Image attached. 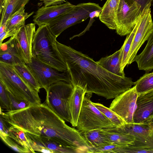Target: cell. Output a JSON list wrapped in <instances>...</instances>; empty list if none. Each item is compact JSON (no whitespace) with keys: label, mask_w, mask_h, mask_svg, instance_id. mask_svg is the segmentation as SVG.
Wrapping results in <instances>:
<instances>
[{"label":"cell","mask_w":153,"mask_h":153,"mask_svg":"<svg viewBox=\"0 0 153 153\" xmlns=\"http://www.w3.org/2000/svg\"><path fill=\"white\" fill-rule=\"evenodd\" d=\"M0 110V117L7 124L25 133L51 140L75 153L92 152V146L82 132L67 125L45 104L5 113Z\"/></svg>","instance_id":"1"},{"label":"cell","mask_w":153,"mask_h":153,"mask_svg":"<svg viewBox=\"0 0 153 153\" xmlns=\"http://www.w3.org/2000/svg\"><path fill=\"white\" fill-rule=\"evenodd\" d=\"M68 67L71 82L86 93H94L107 99L115 98L134 85L132 79L107 71L88 56L56 41Z\"/></svg>","instance_id":"2"},{"label":"cell","mask_w":153,"mask_h":153,"mask_svg":"<svg viewBox=\"0 0 153 153\" xmlns=\"http://www.w3.org/2000/svg\"><path fill=\"white\" fill-rule=\"evenodd\" d=\"M38 25L32 42V57L59 71H67V64L57 46L56 38L47 25Z\"/></svg>","instance_id":"3"},{"label":"cell","mask_w":153,"mask_h":153,"mask_svg":"<svg viewBox=\"0 0 153 153\" xmlns=\"http://www.w3.org/2000/svg\"><path fill=\"white\" fill-rule=\"evenodd\" d=\"M0 81L17 98L26 101L32 105L41 104L39 92L20 76L13 66L0 62Z\"/></svg>","instance_id":"4"},{"label":"cell","mask_w":153,"mask_h":153,"mask_svg":"<svg viewBox=\"0 0 153 153\" xmlns=\"http://www.w3.org/2000/svg\"><path fill=\"white\" fill-rule=\"evenodd\" d=\"M74 88L71 83L59 81L50 85L46 91L45 105L62 119L71 123L69 101Z\"/></svg>","instance_id":"5"},{"label":"cell","mask_w":153,"mask_h":153,"mask_svg":"<svg viewBox=\"0 0 153 153\" xmlns=\"http://www.w3.org/2000/svg\"><path fill=\"white\" fill-rule=\"evenodd\" d=\"M102 9L99 4L94 3H79L46 24L51 33L57 38L68 28L86 20L90 17L91 13Z\"/></svg>","instance_id":"6"},{"label":"cell","mask_w":153,"mask_h":153,"mask_svg":"<svg viewBox=\"0 0 153 153\" xmlns=\"http://www.w3.org/2000/svg\"><path fill=\"white\" fill-rule=\"evenodd\" d=\"M91 93H86L84 97L76 127L84 132L94 130L116 127L93 104Z\"/></svg>","instance_id":"7"},{"label":"cell","mask_w":153,"mask_h":153,"mask_svg":"<svg viewBox=\"0 0 153 153\" xmlns=\"http://www.w3.org/2000/svg\"><path fill=\"white\" fill-rule=\"evenodd\" d=\"M142 11L141 6L134 0H120L116 17L117 33L124 36L130 33Z\"/></svg>","instance_id":"8"},{"label":"cell","mask_w":153,"mask_h":153,"mask_svg":"<svg viewBox=\"0 0 153 153\" xmlns=\"http://www.w3.org/2000/svg\"><path fill=\"white\" fill-rule=\"evenodd\" d=\"M151 5L150 3L144 8L135 26V32L127 58V65L134 62L138 50L153 30Z\"/></svg>","instance_id":"9"},{"label":"cell","mask_w":153,"mask_h":153,"mask_svg":"<svg viewBox=\"0 0 153 153\" xmlns=\"http://www.w3.org/2000/svg\"><path fill=\"white\" fill-rule=\"evenodd\" d=\"M33 72L41 88L46 91L51 85L59 81L71 83L68 71L62 72L49 66L32 57V62L27 64Z\"/></svg>","instance_id":"10"},{"label":"cell","mask_w":153,"mask_h":153,"mask_svg":"<svg viewBox=\"0 0 153 153\" xmlns=\"http://www.w3.org/2000/svg\"><path fill=\"white\" fill-rule=\"evenodd\" d=\"M138 94L134 86L114 98L109 108L120 117L126 124L134 123Z\"/></svg>","instance_id":"11"},{"label":"cell","mask_w":153,"mask_h":153,"mask_svg":"<svg viewBox=\"0 0 153 153\" xmlns=\"http://www.w3.org/2000/svg\"><path fill=\"white\" fill-rule=\"evenodd\" d=\"M0 62L12 66L25 62L15 36L0 45Z\"/></svg>","instance_id":"12"},{"label":"cell","mask_w":153,"mask_h":153,"mask_svg":"<svg viewBox=\"0 0 153 153\" xmlns=\"http://www.w3.org/2000/svg\"><path fill=\"white\" fill-rule=\"evenodd\" d=\"M6 124L9 128L7 134L5 137L0 136L3 141L17 152L34 153L29 145L25 132L20 129L14 127Z\"/></svg>","instance_id":"13"},{"label":"cell","mask_w":153,"mask_h":153,"mask_svg":"<svg viewBox=\"0 0 153 153\" xmlns=\"http://www.w3.org/2000/svg\"><path fill=\"white\" fill-rule=\"evenodd\" d=\"M36 31L35 24L30 23L21 27L15 36L20 46L24 61L27 64L32 62V42Z\"/></svg>","instance_id":"14"},{"label":"cell","mask_w":153,"mask_h":153,"mask_svg":"<svg viewBox=\"0 0 153 153\" xmlns=\"http://www.w3.org/2000/svg\"><path fill=\"white\" fill-rule=\"evenodd\" d=\"M30 146L33 152L45 153H74L70 149L63 147L57 143L45 138L39 137L25 133Z\"/></svg>","instance_id":"15"},{"label":"cell","mask_w":153,"mask_h":153,"mask_svg":"<svg viewBox=\"0 0 153 153\" xmlns=\"http://www.w3.org/2000/svg\"><path fill=\"white\" fill-rule=\"evenodd\" d=\"M75 5L68 2L38 9L33 16V21L37 25L47 24L59 16L71 10Z\"/></svg>","instance_id":"16"},{"label":"cell","mask_w":153,"mask_h":153,"mask_svg":"<svg viewBox=\"0 0 153 153\" xmlns=\"http://www.w3.org/2000/svg\"><path fill=\"white\" fill-rule=\"evenodd\" d=\"M153 115V91L139 95L137 108L134 117V123H145Z\"/></svg>","instance_id":"17"},{"label":"cell","mask_w":153,"mask_h":153,"mask_svg":"<svg viewBox=\"0 0 153 153\" xmlns=\"http://www.w3.org/2000/svg\"><path fill=\"white\" fill-rule=\"evenodd\" d=\"M120 0H107L102 7L99 18L100 20L111 30L116 28L117 14Z\"/></svg>","instance_id":"18"},{"label":"cell","mask_w":153,"mask_h":153,"mask_svg":"<svg viewBox=\"0 0 153 153\" xmlns=\"http://www.w3.org/2000/svg\"><path fill=\"white\" fill-rule=\"evenodd\" d=\"M147 41L145 48L141 53L136 56L134 61L139 70L149 72L153 69V30Z\"/></svg>","instance_id":"19"},{"label":"cell","mask_w":153,"mask_h":153,"mask_svg":"<svg viewBox=\"0 0 153 153\" xmlns=\"http://www.w3.org/2000/svg\"><path fill=\"white\" fill-rule=\"evenodd\" d=\"M101 131L109 142L120 146H128L133 144L136 140L133 135L121 131L116 127L102 129Z\"/></svg>","instance_id":"20"},{"label":"cell","mask_w":153,"mask_h":153,"mask_svg":"<svg viewBox=\"0 0 153 153\" xmlns=\"http://www.w3.org/2000/svg\"><path fill=\"white\" fill-rule=\"evenodd\" d=\"M69 101L70 111L73 127H76L83 100L86 93L84 89L78 86H75Z\"/></svg>","instance_id":"21"},{"label":"cell","mask_w":153,"mask_h":153,"mask_svg":"<svg viewBox=\"0 0 153 153\" xmlns=\"http://www.w3.org/2000/svg\"><path fill=\"white\" fill-rule=\"evenodd\" d=\"M34 12L28 14L25 12L24 7L9 18L6 22V38L16 36L20 29L25 24V20L32 15Z\"/></svg>","instance_id":"22"},{"label":"cell","mask_w":153,"mask_h":153,"mask_svg":"<svg viewBox=\"0 0 153 153\" xmlns=\"http://www.w3.org/2000/svg\"><path fill=\"white\" fill-rule=\"evenodd\" d=\"M29 0H3L0 4V26L6 23L13 15L24 7Z\"/></svg>","instance_id":"23"},{"label":"cell","mask_w":153,"mask_h":153,"mask_svg":"<svg viewBox=\"0 0 153 153\" xmlns=\"http://www.w3.org/2000/svg\"><path fill=\"white\" fill-rule=\"evenodd\" d=\"M120 153H153V131H152L145 139L135 140L128 146L120 148Z\"/></svg>","instance_id":"24"},{"label":"cell","mask_w":153,"mask_h":153,"mask_svg":"<svg viewBox=\"0 0 153 153\" xmlns=\"http://www.w3.org/2000/svg\"><path fill=\"white\" fill-rule=\"evenodd\" d=\"M120 49L110 55L101 58L97 62L103 68L117 76H125L124 72L120 67Z\"/></svg>","instance_id":"25"},{"label":"cell","mask_w":153,"mask_h":153,"mask_svg":"<svg viewBox=\"0 0 153 153\" xmlns=\"http://www.w3.org/2000/svg\"><path fill=\"white\" fill-rule=\"evenodd\" d=\"M13 66L17 73L29 86L39 93L41 88L27 65L24 62Z\"/></svg>","instance_id":"26"},{"label":"cell","mask_w":153,"mask_h":153,"mask_svg":"<svg viewBox=\"0 0 153 153\" xmlns=\"http://www.w3.org/2000/svg\"><path fill=\"white\" fill-rule=\"evenodd\" d=\"M117 128L133 135L135 137L136 140L145 139L152 131L146 123L126 124L123 128Z\"/></svg>","instance_id":"27"},{"label":"cell","mask_w":153,"mask_h":153,"mask_svg":"<svg viewBox=\"0 0 153 153\" xmlns=\"http://www.w3.org/2000/svg\"><path fill=\"white\" fill-rule=\"evenodd\" d=\"M85 139L89 143L93 148H97L111 143L104 137L101 129H96L82 132Z\"/></svg>","instance_id":"28"},{"label":"cell","mask_w":153,"mask_h":153,"mask_svg":"<svg viewBox=\"0 0 153 153\" xmlns=\"http://www.w3.org/2000/svg\"><path fill=\"white\" fill-rule=\"evenodd\" d=\"M138 95L153 91V71L147 72L136 82L134 85Z\"/></svg>","instance_id":"29"},{"label":"cell","mask_w":153,"mask_h":153,"mask_svg":"<svg viewBox=\"0 0 153 153\" xmlns=\"http://www.w3.org/2000/svg\"><path fill=\"white\" fill-rule=\"evenodd\" d=\"M93 104L118 128H123L126 124L125 121L109 108L99 103Z\"/></svg>","instance_id":"30"},{"label":"cell","mask_w":153,"mask_h":153,"mask_svg":"<svg viewBox=\"0 0 153 153\" xmlns=\"http://www.w3.org/2000/svg\"><path fill=\"white\" fill-rule=\"evenodd\" d=\"M135 32V28L134 27L131 33L127 35L123 45L120 49V67L122 71H123L124 68L127 65V58Z\"/></svg>","instance_id":"31"},{"label":"cell","mask_w":153,"mask_h":153,"mask_svg":"<svg viewBox=\"0 0 153 153\" xmlns=\"http://www.w3.org/2000/svg\"><path fill=\"white\" fill-rule=\"evenodd\" d=\"M7 91L10 104V111L20 110L32 105L26 101L17 98Z\"/></svg>","instance_id":"32"},{"label":"cell","mask_w":153,"mask_h":153,"mask_svg":"<svg viewBox=\"0 0 153 153\" xmlns=\"http://www.w3.org/2000/svg\"><path fill=\"white\" fill-rule=\"evenodd\" d=\"M0 108L7 111H10L9 99L8 91L2 82L0 81Z\"/></svg>","instance_id":"33"},{"label":"cell","mask_w":153,"mask_h":153,"mask_svg":"<svg viewBox=\"0 0 153 153\" xmlns=\"http://www.w3.org/2000/svg\"><path fill=\"white\" fill-rule=\"evenodd\" d=\"M44 3V6L47 7L62 4L65 0H40Z\"/></svg>","instance_id":"34"},{"label":"cell","mask_w":153,"mask_h":153,"mask_svg":"<svg viewBox=\"0 0 153 153\" xmlns=\"http://www.w3.org/2000/svg\"><path fill=\"white\" fill-rule=\"evenodd\" d=\"M141 6L142 11L144 8L149 3L152 2L153 0H134Z\"/></svg>","instance_id":"35"},{"label":"cell","mask_w":153,"mask_h":153,"mask_svg":"<svg viewBox=\"0 0 153 153\" xmlns=\"http://www.w3.org/2000/svg\"><path fill=\"white\" fill-rule=\"evenodd\" d=\"M146 123L147 124L150 129L153 131V115L148 119Z\"/></svg>","instance_id":"36"}]
</instances>
